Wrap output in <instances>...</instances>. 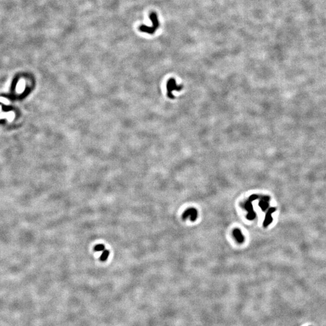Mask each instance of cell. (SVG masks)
Segmentation results:
<instances>
[{
    "label": "cell",
    "mask_w": 326,
    "mask_h": 326,
    "mask_svg": "<svg viewBox=\"0 0 326 326\" xmlns=\"http://www.w3.org/2000/svg\"><path fill=\"white\" fill-rule=\"evenodd\" d=\"M197 216V210L194 208H190L187 209L186 211L183 214V219H186L188 216H190V219L191 221H194Z\"/></svg>",
    "instance_id": "cell-2"
},
{
    "label": "cell",
    "mask_w": 326,
    "mask_h": 326,
    "mask_svg": "<svg viewBox=\"0 0 326 326\" xmlns=\"http://www.w3.org/2000/svg\"><path fill=\"white\" fill-rule=\"evenodd\" d=\"M233 235L236 239V240L238 242V243H243L244 241V236L243 235L241 231L239 229H235L233 231Z\"/></svg>",
    "instance_id": "cell-4"
},
{
    "label": "cell",
    "mask_w": 326,
    "mask_h": 326,
    "mask_svg": "<svg viewBox=\"0 0 326 326\" xmlns=\"http://www.w3.org/2000/svg\"><path fill=\"white\" fill-rule=\"evenodd\" d=\"M269 202L266 201H265L263 199H262L259 203V207L261 208V209L262 210V211H266V210L269 207Z\"/></svg>",
    "instance_id": "cell-5"
},
{
    "label": "cell",
    "mask_w": 326,
    "mask_h": 326,
    "mask_svg": "<svg viewBox=\"0 0 326 326\" xmlns=\"http://www.w3.org/2000/svg\"><path fill=\"white\" fill-rule=\"evenodd\" d=\"M276 210V208L275 207H272L269 209L268 211L266 216L265 219L263 222V226L265 227H268L273 221V218H272V214Z\"/></svg>",
    "instance_id": "cell-3"
},
{
    "label": "cell",
    "mask_w": 326,
    "mask_h": 326,
    "mask_svg": "<svg viewBox=\"0 0 326 326\" xmlns=\"http://www.w3.org/2000/svg\"><path fill=\"white\" fill-rule=\"evenodd\" d=\"M105 250V245L103 244H98L94 247V251L97 252H101Z\"/></svg>",
    "instance_id": "cell-7"
},
{
    "label": "cell",
    "mask_w": 326,
    "mask_h": 326,
    "mask_svg": "<svg viewBox=\"0 0 326 326\" xmlns=\"http://www.w3.org/2000/svg\"><path fill=\"white\" fill-rule=\"evenodd\" d=\"M252 202V201H251L250 199H248V201L246 202L245 204V208L248 212V214L246 218L249 220H253L256 216V214L254 213V210H253Z\"/></svg>",
    "instance_id": "cell-1"
},
{
    "label": "cell",
    "mask_w": 326,
    "mask_h": 326,
    "mask_svg": "<svg viewBox=\"0 0 326 326\" xmlns=\"http://www.w3.org/2000/svg\"><path fill=\"white\" fill-rule=\"evenodd\" d=\"M109 256V251L108 249H105L102 251V254L100 256V260L102 262L106 261Z\"/></svg>",
    "instance_id": "cell-6"
}]
</instances>
